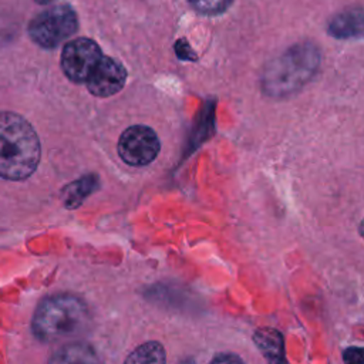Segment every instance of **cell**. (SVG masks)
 <instances>
[{"label":"cell","instance_id":"1","mask_svg":"<svg viewBox=\"0 0 364 364\" xmlns=\"http://www.w3.org/2000/svg\"><path fill=\"white\" fill-rule=\"evenodd\" d=\"M320 63L321 54L314 43L293 44L264 67L260 88L269 98H289L311 81Z\"/></svg>","mask_w":364,"mask_h":364},{"label":"cell","instance_id":"2","mask_svg":"<svg viewBox=\"0 0 364 364\" xmlns=\"http://www.w3.org/2000/svg\"><path fill=\"white\" fill-rule=\"evenodd\" d=\"M40 156V139L31 124L20 114L0 111V178H28L37 169Z\"/></svg>","mask_w":364,"mask_h":364},{"label":"cell","instance_id":"3","mask_svg":"<svg viewBox=\"0 0 364 364\" xmlns=\"http://www.w3.org/2000/svg\"><path fill=\"white\" fill-rule=\"evenodd\" d=\"M90 321L91 314L82 299L74 294H54L40 301L31 328L38 340L51 343L82 334Z\"/></svg>","mask_w":364,"mask_h":364},{"label":"cell","instance_id":"4","mask_svg":"<svg viewBox=\"0 0 364 364\" xmlns=\"http://www.w3.org/2000/svg\"><path fill=\"white\" fill-rule=\"evenodd\" d=\"M78 30V17L68 4H57L38 13L27 27L30 38L43 48H55Z\"/></svg>","mask_w":364,"mask_h":364},{"label":"cell","instance_id":"5","mask_svg":"<svg viewBox=\"0 0 364 364\" xmlns=\"http://www.w3.org/2000/svg\"><path fill=\"white\" fill-rule=\"evenodd\" d=\"M156 132L146 125H131L118 139V155L131 166H145L159 154Z\"/></svg>","mask_w":364,"mask_h":364},{"label":"cell","instance_id":"6","mask_svg":"<svg viewBox=\"0 0 364 364\" xmlns=\"http://www.w3.org/2000/svg\"><path fill=\"white\" fill-rule=\"evenodd\" d=\"M102 53L100 46L87 37L68 41L61 51V70L73 82H85Z\"/></svg>","mask_w":364,"mask_h":364},{"label":"cell","instance_id":"7","mask_svg":"<svg viewBox=\"0 0 364 364\" xmlns=\"http://www.w3.org/2000/svg\"><path fill=\"white\" fill-rule=\"evenodd\" d=\"M127 81V70L112 57L102 55L97 67L88 77V91L100 98H107L119 92Z\"/></svg>","mask_w":364,"mask_h":364},{"label":"cell","instance_id":"8","mask_svg":"<svg viewBox=\"0 0 364 364\" xmlns=\"http://www.w3.org/2000/svg\"><path fill=\"white\" fill-rule=\"evenodd\" d=\"M253 343L269 363L282 364L286 361L284 338L279 330L272 327L257 328L253 334Z\"/></svg>","mask_w":364,"mask_h":364},{"label":"cell","instance_id":"9","mask_svg":"<svg viewBox=\"0 0 364 364\" xmlns=\"http://www.w3.org/2000/svg\"><path fill=\"white\" fill-rule=\"evenodd\" d=\"M328 33L336 38H354L364 36V9H348L331 18Z\"/></svg>","mask_w":364,"mask_h":364},{"label":"cell","instance_id":"10","mask_svg":"<svg viewBox=\"0 0 364 364\" xmlns=\"http://www.w3.org/2000/svg\"><path fill=\"white\" fill-rule=\"evenodd\" d=\"M97 186V179L95 176H84L71 185H68L64 189V203L67 208H75L78 206L84 198L92 192Z\"/></svg>","mask_w":364,"mask_h":364},{"label":"cell","instance_id":"11","mask_svg":"<svg viewBox=\"0 0 364 364\" xmlns=\"http://www.w3.org/2000/svg\"><path fill=\"white\" fill-rule=\"evenodd\" d=\"M165 360H166V357H165L164 347L158 341H148V343L136 347L127 358V363H134V364L165 363Z\"/></svg>","mask_w":364,"mask_h":364},{"label":"cell","instance_id":"12","mask_svg":"<svg viewBox=\"0 0 364 364\" xmlns=\"http://www.w3.org/2000/svg\"><path fill=\"white\" fill-rule=\"evenodd\" d=\"M189 4L202 14L216 16L229 9L233 0H188Z\"/></svg>","mask_w":364,"mask_h":364},{"label":"cell","instance_id":"13","mask_svg":"<svg viewBox=\"0 0 364 364\" xmlns=\"http://www.w3.org/2000/svg\"><path fill=\"white\" fill-rule=\"evenodd\" d=\"M95 357L92 351H88L84 346H70L64 350H61L57 357L53 358V361H94Z\"/></svg>","mask_w":364,"mask_h":364},{"label":"cell","instance_id":"14","mask_svg":"<svg viewBox=\"0 0 364 364\" xmlns=\"http://www.w3.org/2000/svg\"><path fill=\"white\" fill-rule=\"evenodd\" d=\"M343 361L348 364H364V347H348L343 351Z\"/></svg>","mask_w":364,"mask_h":364},{"label":"cell","instance_id":"15","mask_svg":"<svg viewBox=\"0 0 364 364\" xmlns=\"http://www.w3.org/2000/svg\"><path fill=\"white\" fill-rule=\"evenodd\" d=\"M175 53H176V55H178L181 60H195V58H196L195 54H193V51L191 50L189 44H188L183 38H181V40H178V41L175 43Z\"/></svg>","mask_w":364,"mask_h":364},{"label":"cell","instance_id":"16","mask_svg":"<svg viewBox=\"0 0 364 364\" xmlns=\"http://www.w3.org/2000/svg\"><path fill=\"white\" fill-rule=\"evenodd\" d=\"M213 361L215 363H226V361H240V358L239 357H236V355H233V354H229V355H226V354H220V355H218V357H215L213 358Z\"/></svg>","mask_w":364,"mask_h":364},{"label":"cell","instance_id":"17","mask_svg":"<svg viewBox=\"0 0 364 364\" xmlns=\"http://www.w3.org/2000/svg\"><path fill=\"white\" fill-rule=\"evenodd\" d=\"M358 233H360V236L364 239V218H363V220H361L360 225H358Z\"/></svg>","mask_w":364,"mask_h":364},{"label":"cell","instance_id":"18","mask_svg":"<svg viewBox=\"0 0 364 364\" xmlns=\"http://www.w3.org/2000/svg\"><path fill=\"white\" fill-rule=\"evenodd\" d=\"M37 4H41V6H44V4H50V3H53V1H55V0H34Z\"/></svg>","mask_w":364,"mask_h":364}]
</instances>
